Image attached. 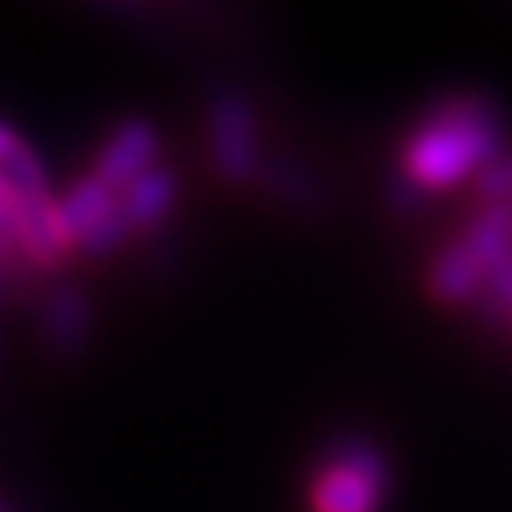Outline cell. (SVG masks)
I'll return each mask as SVG.
<instances>
[{
	"instance_id": "obj_1",
	"label": "cell",
	"mask_w": 512,
	"mask_h": 512,
	"mask_svg": "<svg viewBox=\"0 0 512 512\" xmlns=\"http://www.w3.org/2000/svg\"><path fill=\"white\" fill-rule=\"evenodd\" d=\"M502 150V118L477 93L445 96L402 146V182L416 192H441L495 164Z\"/></svg>"
},
{
	"instance_id": "obj_2",
	"label": "cell",
	"mask_w": 512,
	"mask_h": 512,
	"mask_svg": "<svg viewBox=\"0 0 512 512\" xmlns=\"http://www.w3.org/2000/svg\"><path fill=\"white\" fill-rule=\"evenodd\" d=\"M392 495V466L363 438L338 441L310 484L313 512H377Z\"/></svg>"
},
{
	"instance_id": "obj_3",
	"label": "cell",
	"mask_w": 512,
	"mask_h": 512,
	"mask_svg": "<svg viewBox=\"0 0 512 512\" xmlns=\"http://www.w3.org/2000/svg\"><path fill=\"white\" fill-rule=\"evenodd\" d=\"M57 214H61L64 235L72 249H82L89 256H111L125 246L128 235L118 210V192L107 189L96 175H86L72 182L57 196Z\"/></svg>"
},
{
	"instance_id": "obj_4",
	"label": "cell",
	"mask_w": 512,
	"mask_h": 512,
	"mask_svg": "<svg viewBox=\"0 0 512 512\" xmlns=\"http://www.w3.org/2000/svg\"><path fill=\"white\" fill-rule=\"evenodd\" d=\"M210 157L228 182H246L260 168V146H256V114L246 96L224 89L210 100L207 111Z\"/></svg>"
},
{
	"instance_id": "obj_5",
	"label": "cell",
	"mask_w": 512,
	"mask_h": 512,
	"mask_svg": "<svg viewBox=\"0 0 512 512\" xmlns=\"http://www.w3.org/2000/svg\"><path fill=\"white\" fill-rule=\"evenodd\" d=\"M150 168H157V132L146 125L143 118L121 121L111 132L100 153H96L93 175L107 185V189L121 192L128 182H136L139 175H146Z\"/></svg>"
},
{
	"instance_id": "obj_6",
	"label": "cell",
	"mask_w": 512,
	"mask_h": 512,
	"mask_svg": "<svg viewBox=\"0 0 512 512\" xmlns=\"http://www.w3.org/2000/svg\"><path fill=\"white\" fill-rule=\"evenodd\" d=\"M175 196H178L175 175L164 168H150L136 182H128L118 192V210L128 235L150 232V228L168 221L171 207H175Z\"/></svg>"
},
{
	"instance_id": "obj_7",
	"label": "cell",
	"mask_w": 512,
	"mask_h": 512,
	"mask_svg": "<svg viewBox=\"0 0 512 512\" xmlns=\"http://www.w3.org/2000/svg\"><path fill=\"white\" fill-rule=\"evenodd\" d=\"M427 288L438 303H470L484 292V264L466 249V242H452L431 260Z\"/></svg>"
},
{
	"instance_id": "obj_8",
	"label": "cell",
	"mask_w": 512,
	"mask_h": 512,
	"mask_svg": "<svg viewBox=\"0 0 512 512\" xmlns=\"http://www.w3.org/2000/svg\"><path fill=\"white\" fill-rule=\"evenodd\" d=\"M43 335L54 349H79L89 335V303L79 288L64 285L43 306Z\"/></svg>"
},
{
	"instance_id": "obj_9",
	"label": "cell",
	"mask_w": 512,
	"mask_h": 512,
	"mask_svg": "<svg viewBox=\"0 0 512 512\" xmlns=\"http://www.w3.org/2000/svg\"><path fill=\"white\" fill-rule=\"evenodd\" d=\"M463 242L484 267L512 249V203H488L484 214L466 228Z\"/></svg>"
},
{
	"instance_id": "obj_10",
	"label": "cell",
	"mask_w": 512,
	"mask_h": 512,
	"mask_svg": "<svg viewBox=\"0 0 512 512\" xmlns=\"http://www.w3.org/2000/svg\"><path fill=\"white\" fill-rule=\"evenodd\" d=\"M480 296L488 299V306L495 313L512 317V249H505L502 256H495L484 267V292Z\"/></svg>"
},
{
	"instance_id": "obj_11",
	"label": "cell",
	"mask_w": 512,
	"mask_h": 512,
	"mask_svg": "<svg viewBox=\"0 0 512 512\" xmlns=\"http://www.w3.org/2000/svg\"><path fill=\"white\" fill-rule=\"evenodd\" d=\"M477 192L488 203H512V157H498L477 175Z\"/></svg>"
}]
</instances>
